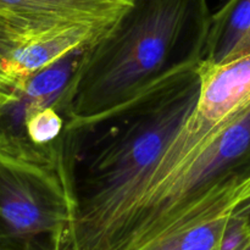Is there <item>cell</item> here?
<instances>
[{
  "label": "cell",
  "instance_id": "cell-4",
  "mask_svg": "<svg viewBox=\"0 0 250 250\" xmlns=\"http://www.w3.org/2000/svg\"><path fill=\"white\" fill-rule=\"evenodd\" d=\"M71 216L60 168L0 154V250H61Z\"/></svg>",
  "mask_w": 250,
  "mask_h": 250
},
{
  "label": "cell",
  "instance_id": "cell-11",
  "mask_svg": "<svg viewBox=\"0 0 250 250\" xmlns=\"http://www.w3.org/2000/svg\"><path fill=\"white\" fill-rule=\"evenodd\" d=\"M10 55L11 54L0 49V98L4 95V93L9 88V82H7L6 73H5V65H6V60Z\"/></svg>",
  "mask_w": 250,
  "mask_h": 250
},
{
  "label": "cell",
  "instance_id": "cell-7",
  "mask_svg": "<svg viewBox=\"0 0 250 250\" xmlns=\"http://www.w3.org/2000/svg\"><path fill=\"white\" fill-rule=\"evenodd\" d=\"M110 28L71 27L46 34L20 46L12 51L5 65L9 88L59 62L75 51L88 48Z\"/></svg>",
  "mask_w": 250,
  "mask_h": 250
},
{
  "label": "cell",
  "instance_id": "cell-6",
  "mask_svg": "<svg viewBox=\"0 0 250 250\" xmlns=\"http://www.w3.org/2000/svg\"><path fill=\"white\" fill-rule=\"evenodd\" d=\"M197 71L199 94L183 127L205 137L250 104V54L225 63L200 60Z\"/></svg>",
  "mask_w": 250,
  "mask_h": 250
},
{
  "label": "cell",
  "instance_id": "cell-5",
  "mask_svg": "<svg viewBox=\"0 0 250 250\" xmlns=\"http://www.w3.org/2000/svg\"><path fill=\"white\" fill-rule=\"evenodd\" d=\"M134 0H0V49L11 54L46 34L71 28H110Z\"/></svg>",
  "mask_w": 250,
  "mask_h": 250
},
{
  "label": "cell",
  "instance_id": "cell-8",
  "mask_svg": "<svg viewBox=\"0 0 250 250\" xmlns=\"http://www.w3.org/2000/svg\"><path fill=\"white\" fill-rule=\"evenodd\" d=\"M250 54V0H225L210 17L202 60L225 63Z\"/></svg>",
  "mask_w": 250,
  "mask_h": 250
},
{
  "label": "cell",
  "instance_id": "cell-12",
  "mask_svg": "<svg viewBox=\"0 0 250 250\" xmlns=\"http://www.w3.org/2000/svg\"><path fill=\"white\" fill-rule=\"evenodd\" d=\"M242 250H250V236H249V238H248V242H247L246 246L243 247V249H242Z\"/></svg>",
  "mask_w": 250,
  "mask_h": 250
},
{
  "label": "cell",
  "instance_id": "cell-2",
  "mask_svg": "<svg viewBox=\"0 0 250 250\" xmlns=\"http://www.w3.org/2000/svg\"><path fill=\"white\" fill-rule=\"evenodd\" d=\"M211 14L208 0H134L83 53L59 104L66 122L104 114L202 60Z\"/></svg>",
  "mask_w": 250,
  "mask_h": 250
},
{
  "label": "cell",
  "instance_id": "cell-10",
  "mask_svg": "<svg viewBox=\"0 0 250 250\" xmlns=\"http://www.w3.org/2000/svg\"><path fill=\"white\" fill-rule=\"evenodd\" d=\"M231 216L243 220L250 226V181L239 193L236 204L231 211Z\"/></svg>",
  "mask_w": 250,
  "mask_h": 250
},
{
  "label": "cell",
  "instance_id": "cell-3",
  "mask_svg": "<svg viewBox=\"0 0 250 250\" xmlns=\"http://www.w3.org/2000/svg\"><path fill=\"white\" fill-rule=\"evenodd\" d=\"M249 181L250 104L146 186L100 250H143L192 225L231 214Z\"/></svg>",
  "mask_w": 250,
  "mask_h": 250
},
{
  "label": "cell",
  "instance_id": "cell-1",
  "mask_svg": "<svg viewBox=\"0 0 250 250\" xmlns=\"http://www.w3.org/2000/svg\"><path fill=\"white\" fill-rule=\"evenodd\" d=\"M199 61L171 71L104 114L66 122L60 175L72 216L61 250L102 248L192 112Z\"/></svg>",
  "mask_w": 250,
  "mask_h": 250
},
{
  "label": "cell",
  "instance_id": "cell-9",
  "mask_svg": "<svg viewBox=\"0 0 250 250\" xmlns=\"http://www.w3.org/2000/svg\"><path fill=\"white\" fill-rule=\"evenodd\" d=\"M250 226L246 221L229 216L219 250H242L248 242Z\"/></svg>",
  "mask_w": 250,
  "mask_h": 250
}]
</instances>
